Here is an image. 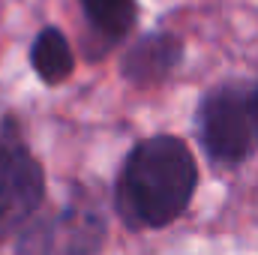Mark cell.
Instances as JSON below:
<instances>
[{
	"label": "cell",
	"mask_w": 258,
	"mask_h": 255,
	"mask_svg": "<svg viewBox=\"0 0 258 255\" xmlns=\"http://www.w3.org/2000/svg\"><path fill=\"white\" fill-rule=\"evenodd\" d=\"M201 168L192 147L174 132L138 138L117 165L111 207L132 234L165 231L192 204Z\"/></svg>",
	"instance_id": "obj_1"
},
{
	"label": "cell",
	"mask_w": 258,
	"mask_h": 255,
	"mask_svg": "<svg viewBox=\"0 0 258 255\" xmlns=\"http://www.w3.org/2000/svg\"><path fill=\"white\" fill-rule=\"evenodd\" d=\"M192 132L216 171H237L258 156V75L213 81L195 102Z\"/></svg>",
	"instance_id": "obj_2"
},
{
	"label": "cell",
	"mask_w": 258,
	"mask_h": 255,
	"mask_svg": "<svg viewBox=\"0 0 258 255\" xmlns=\"http://www.w3.org/2000/svg\"><path fill=\"white\" fill-rule=\"evenodd\" d=\"M108 243L105 204L84 183H72L60 207L33 216L12 240V255H102Z\"/></svg>",
	"instance_id": "obj_3"
},
{
	"label": "cell",
	"mask_w": 258,
	"mask_h": 255,
	"mask_svg": "<svg viewBox=\"0 0 258 255\" xmlns=\"http://www.w3.org/2000/svg\"><path fill=\"white\" fill-rule=\"evenodd\" d=\"M48 198L45 165L33 153L15 111L0 114V246L42 213Z\"/></svg>",
	"instance_id": "obj_4"
},
{
	"label": "cell",
	"mask_w": 258,
	"mask_h": 255,
	"mask_svg": "<svg viewBox=\"0 0 258 255\" xmlns=\"http://www.w3.org/2000/svg\"><path fill=\"white\" fill-rule=\"evenodd\" d=\"M186 60V39L177 30L153 27L138 33L120 51L117 75L135 90H153L171 81V75Z\"/></svg>",
	"instance_id": "obj_5"
},
{
	"label": "cell",
	"mask_w": 258,
	"mask_h": 255,
	"mask_svg": "<svg viewBox=\"0 0 258 255\" xmlns=\"http://www.w3.org/2000/svg\"><path fill=\"white\" fill-rule=\"evenodd\" d=\"M81 12V60L102 63L120 45H129L138 33V0H75Z\"/></svg>",
	"instance_id": "obj_6"
},
{
	"label": "cell",
	"mask_w": 258,
	"mask_h": 255,
	"mask_svg": "<svg viewBox=\"0 0 258 255\" xmlns=\"http://www.w3.org/2000/svg\"><path fill=\"white\" fill-rule=\"evenodd\" d=\"M27 63H30V72L39 78L42 87L66 84L75 75L78 57H75V48H72L69 36L63 33V27L42 24L27 45Z\"/></svg>",
	"instance_id": "obj_7"
}]
</instances>
